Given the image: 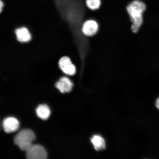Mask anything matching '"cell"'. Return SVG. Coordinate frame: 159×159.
I'll list each match as a JSON object with an SVG mask.
<instances>
[{
  "instance_id": "6da1fadb",
  "label": "cell",
  "mask_w": 159,
  "mask_h": 159,
  "mask_svg": "<svg viewBox=\"0 0 159 159\" xmlns=\"http://www.w3.org/2000/svg\"><path fill=\"white\" fill-rule=\"evenodd\" d=\"M146 9V5L143 2L135 0L127 6V11L130 16L132 24L131 29L134 33H137L143 22V14Z\"/></svg>"
},
{
  "instance_id": "7a4b0ae2",
  "label": "cell",
  "mask_w": 159,
  "mask_h": 159,
  "mask_svg": "<svg viewBox=\"0 0 159 159\" xmlns=\"http://www.w3.org/2000/svg\"><path fill=\"white\" fill-rule=\"evenodd\" d=\"M35 135L32 131L25 129L16 135L14 142L21 150L26 152L33 144L32 142L35 140Z\"/></svg>"
},
{
  "instance_id": "3957f363",
  "label": "cell",
  "mask_w": 159,
  "mask_h": 159,
  "mask_svg": "<svg viewBox=\"0 0 159 159\" xmlns=\"http://www.w3.org/2000/svg\"><path fill=\"white\" fill-rule=\"evenodd\" d=\"M26 157L29 159H45L47 157L46 150L39 144H32L26 152Z\"/></svg>"
},
{
  "instance_id": "277c9868",
  "label": "cell",
  "mask_w": 159,
  "mask_h": 159,
  "mask_svg": "<svg viewBox=\"0 0 159 159\" xmlns=\"http://www.w3.org/2000/svg\"><path fill=\"white\" fill-rule=\"evenodd\" d=\"M59 66L61 70L66 74L73 75L76 71L75 65L68 57H63L61 58L59 61Z\"/></svg>"
},
{
  "instance_id": "5b68a950",
  "label": "cell",
  "mask_w": 159,
  "mask_h": 159,
  "mask_svg": "<svg viewBox=\"0 0 159 159\" xmlns=\"http://www.w3.org/2000/svg\"><path fill=\"white\" fill-rule=\"evenodd\" d=\"M2 125L5 132L10 133L15 132L18 129L19 123L16 119L8 117L4 119Z\"/></svg>"
},
{
  "instance_id": "8992f818",
  "label": "cell",
  "mask_w": 159,
  "mask_h": 159,
  "mask_svg": "<svg viewBox=\"0 0 159 159\" xmlns=\"http://www.w3.org/2000/svg\"><path fill=\"white\" fill-rule=\"evenodd\" d=\"M98 24L93 20H89L83 24L82 31L84 34L87 36H92L94 35L98 30Z\"/></svg>"
},
{
  "instance_id": "52a82bcc",
  "label": "cell",
  "mask_w": 159,
  "mask_h": 159,
  "mask_svg": "<svg viewBox=\"0 0 159 159\" xmlns=\"http://www.w3.org/2000/svg\"><path fill=\"white\" fill-rule=\"evenodd\" d=\"M73 84L69 78L66 77H61L56 84V87L60 92L64 93L70 92L72 89Z\"/></svg>"
},
{
  "instance_id": "ba28073f",
  "label": "cell",
  "mask_w": 159,
  "mask_h": 159,
  "mask_svg": "<svg viewBox=\"0 0 159 159\" xmlns=\"http://www.w3.org/2000/svg\"><path fill=\"white\" fill-rule=\"evenodd\" d=\"M15 33L18 40L21 42H27L31 39V35L28 30L25 27L16 30Z\"/></svg>"
},
{
  "instance_id": "9c48e42d",
  "label": "cell",
  "mask_w": 159,
  "mask_h": 159,
  "mask_svg": "<svg viewBox=\"0 0 159 159\" xmlns=\"http://www.w3.org/2000/svg\"><path fill=\"white\" fill-rule=\"evenodd\" d=\"M36 111L38 116L43 120H46L49 118L51 114L48 107L46 104L39 105Z\"/></svg>"
},
{
  "instance_id": "30bf717a",
  "label": "cell",
  "mask_w": 159,
  "mask_h": 159,
  "mask_svg": "<svg viewBox=\"0 0 159 159\" xmlns=\"http://www.w3.org/2000/svg\"><path fill=\"white\" fill-rule=\"evenodd\" d=\"M91 142L96 150H102L105 148V141L102 137L99 135H94L91 138Z\"/></svg>"
},
{
  "instance_id": "8fae6325",
  "label": "cell",
  "mask_w": 159,
  "mask_h": 159,
  "mask_svg": "<svg viewBox=\"0 0 159 159\" xmlns=\"http://www.w3.org/2000/svg\"><path fill=\"white\" fill-rule=\"evenodd\" d=\"M101 0H86V5L89 9L97 10L100 7Z\"/></svg>"
},
{
  "instance_id": "7c38bea8",
  "label": "cell",
  "mask_w": 159,
  "mask_h": 159,
  "mask_svg": "<svg viewBox=\"0 0 159 159\" xmlns=\"http://www.w3.org/2000/svg\"><path fill=\"white\" fill-rule=\"evenodd\" d=\"M156 105L157 108L159 110V97L156 100Z\"/></svg>"
},
{
  "instance_id": "4fadbf2b",
  "label": "cell",
  "mask_w": 159,
  "mask_h": 159,
  "mask_svg": "<svg viewBox=\"0 0 159 159\" xmlns=\"http://www.w3.org/2000/svg\"><path fill=\"white\" fill-rule=\"evenodd\" d=\"M0 5H1V7H0V9H1V12L2 10L4 7V3L2 1V0H1V3H0Z\"/></svg>"
}]
</instances>
